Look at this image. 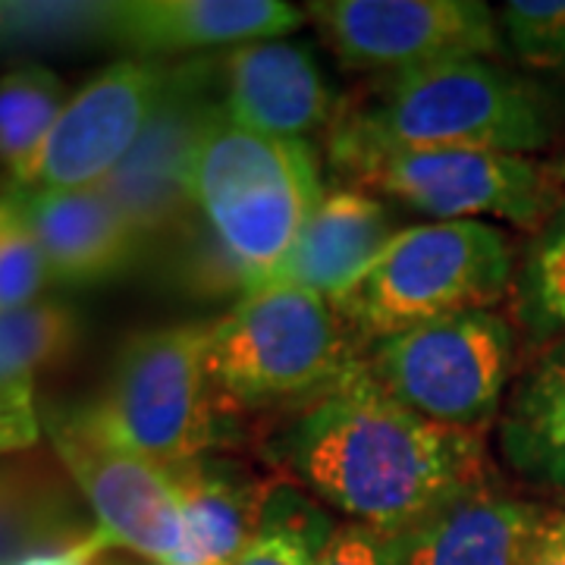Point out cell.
Instances as JSON below:
<instances>
[{
	"instance_id": "6da1fadb",
	"label": "cell",
	"mask_w": 565,
	"mask_h": 565,
	"mask_svg": "<svg viewBox=\"0 0 565 565\" xmlns=\"http://www.w3.org/2000/svg\"><path fill=\"white\" fill-rule=\"evenodd\" d=\"M277 465L352 522L405 534L487 484L481 434L422 418L364 362L274 440Z\"/></svg>"
},
{
	"instance_id": "7a4b0ae2",
	"label": "cell",
	"mask_w": 565,
	"mask_h": 565,
	"mask_svg": "<svg viewBox=\"0 0 565 565\" xmlns=\"http://www.w3.org/2000/svg\"><path fill=\"white\" fill-rule=\"evenodd\" d=\"M563 107L544 82L493 57L427 63L390 73L337 114L330 161L377 151L534 154L563 129Z\"/></svg>"
},
{
	"instance_id": "3957f363",
	"label": "cell",
	"mask_w": 565,
	"mask_h": 565,
	"mask_svg": "<svg viewBox=\"0 0 565 565\" xmlns=\"http://www.w3.org/2000/svg\"><path fill=\"white\" fill-rule=\"evenodd\" d=\"M189 195L204 226L239 264L248 296L292 252L327 192L311 141L264 139L221 114L195 148Z\"/></svg>"
},
{
	"instance_id": "277c9868",
	"label": "cell",
	"mask_w": 565,
	"mask_h": 565,
	"mask_svg": "<svg viewBox=\"0 0 565 565\" xmlns=\"http://www.w3.org/2000/svg\"><path fill=\"white\" fill-rule=\"evenodd\" d=\"M512 282L515 255L503 230L484 221H434L399 230L333 308L352 337L381 343L449 315L493 308Z\"/></svg>"
},
{
	"instance_id": "5b68a950",
	"label": "cell",
	"mask_w": 565,
	"mask_h": 565,
	"mask_svg": "<svg viewBox=\"0 0 565 565\" xmlns=\"http://www.w3.org/2000/svg\"><path fill=\"white\" fill-rule=\"evenodd\" d=\"M337 308L299 286H262L211 323L207 362L236 412L308 405L362 364Z\"/></svg>"
},
{
	"instance_id": "8992f818",
	"label": "cell",
	"mask_w": 565,
	"mask_h": 565,
	"mask_svg": "<svg viewBox=\"0 0 565 565\" xmlns=\"http://www.w3.org/2000/svg\"><path fill=\"white\" fill-rule=\"evenodd\" d=\"M207 333L211 323H173L129 337L92 403L114 437L161 468L233 444L236 408L214 384Z\"/></svg>"
},
{
	"instance_id": "52a82bcc",
	"label": "cell",
	"mask_w": 565,
	"mask_h": 565,
	"mask_svg": "<svg viewBox=\"0 0 565 565\" xmlns=\"http://www.w3.org/2000/svg\"><path fill=\"white\" fill-rule=\"evenodd\" d=\"M512 355V323L478 308L386 337L364 367L427 422L481 434L500 412Z\"/></svg>"
},
{
	"instance_id": "ba28073f",
	"label": "cell",
	"mask_w": 565,
	"mask_h": 565,
	"mask_svg": "<svg viewBox=\"0 0 565 565\" xmlns=\"http://www.w3.org/2000/svg\"><path fill=\"white\" fill-rule=\"evenodd\" d=\"M337 170L437 221L500 217L537 233L565 204V163L497 151H377Z\"/></svg>"
},
{
	"instance_id": "9c48e42d",
	"label": "cell",
	"mask_w": 565,
	"mask_h": 565,
	"mask_svg": "<svg viewBox=\"0 0 565 565\" xmlns=\"http://www.w3.org/2000/svg\"><path fill=\"white\" fill-rule=\"evenodd\" d=\"M44 427L107 544L154 565L189 563V527L167 468L114 437L92 403L51 405Z\"/></svg>"
},
{
	"instance_id": "30bf717a",
	"label": "cell",
	"mask_w": 565,
	"mask_h": 565,
	"mask_svg": "<svg viewBox=\"0 0 565 565\" xmlns=\"http://www.w3.org/2000/svg\"><path fill=\"white\" fill-rule=\"evenodd\" d=\"M305 17L345 70L374 76L497 57L505 44L500 17L478 0H318Z\"/></svg>"
},
{
	"instance_id": "8fae6325",
	"label": "cell",
	"mask_w": 565,
	"mask_h": 565,
	"mask_svg": "<svg viewBox=\"0 0 565 565\" xmlns=\"http://www.w3.org/2000/svg\"><path fill=\"white\" fill-rule=\"evenodd\" d=\"M177 63L154 57L117 61L66 102L35 163L13 189L73 192L102 185L136 148L167 98Z\"/></svg>"
},
{
	"instance_id": "7c38bea8",
	"label": "cell",
	"mask_w": 565,
	"mask_h": 565,
	"mask_svg": "<svg viewBox=\"0 0 565 565\" xmlns=\"http://www.w3.org/2000/svg\"><path fill=\"white\" fill-rule=\"evenodd\" d=\"M221 61H182L158 107L126 161L98 185L132 223L141 243L180 233L189 214H199L189 195V167L204 129L221 117L217 98Z\"/></svg>"
},
{
	"instance_id": "4fadbf2b",
	"label": "cell",
	"mask_w": 565,
	"mask_h": 565,
	"mask_svg": "<svg viewBox=\"0 0 565 565\" xmlns=\"http://www.w3.org/2000/svg\"><path fill=\"white\" fill-rule=\"evenodd\" d=\"M221 110L245 132L280 141H308L340 114L315 51L292 39L233 47L221 61Z\"/></svg>"
},
{
	"instance_id": "5bb4252c",
	"label": "cell",
	"mask_w": 565,
	"mask_h": 565,
	"mask_svg": "<svg viewBox=\"0 0 565 565\" xmlns=\"http://www.w3.org/2000/svg\"><path fill=\"white\" fill-rule=\"evenodd\" d=\"M305 20L299 7L282 0H129L114 3L107 41L158 61L163 54L286 39Z\"/></svg>"
},
{
	"instance_id": "9a60e30c",
	"label": "cell",
	"mask_w": 565,
	"mask_h": 565,
	"mask_svg": "<svg viewBox=\"0 0 565 565\" xmlns=\"http://www.w3.org/2000/svg\"><path fill=\"white\" fill-rule=\"evenodd\" d=\"M25 221L39 239L51 282L95 286L139 262L145 243L98 185L73 192H22Z\"/></svg>"
},
{
	"instance_id": "2e32d148",
	"label": "cell",
	"mask_w": 565,
	"mask_h": 565,
	"mask_svg": "<svg viewBox=\"0 0 565 565\" xmlns=\"http://www.w3.org/2000/svg\"><path fill=\"white\" fill-rule=\"evenodd\" d=\"M399 233L396 217L364 189H337L305 223L292 252L262 286H299L340 302ZM258 286V289H262Z\"/></svg>"
},
{
	"instance_id": "e0dca14e",
	"label": "cell",
	"mask_w": 565,
	"mask_h": 565,
	"mask_svg": "<svg viewBox=\"0 0 565 565\" xmlns=\"http://www.w3.org/2000/svg\"><path fill=\"white\" fill-rule=\"evenodd\" d=\"M189 527V563L233 565L258 537L274 481L226 452L167 468Z\"/></svg>"
},
{
	"instance_id": "ac0fdd59",
	"label": "cell",
	"mask_w": 565,
	"mask_h": 565,
	"mask_svg": "<svg viewBox=\"0 0 565 565\" xmlns=\"http://www.w3.org/2000/svg\"><path fill=\"white\" fill-rule=\"evenodd\" d=\"M66 468L41 452L0 456V565L63 553L102 534L85 522Z\"/></svg>"
},
{
	"instance_id": "d6986e66",
	"label": "cell",
	"mask_w": 565,
	"mask_h": 565,
	"mask_svg": "<svg viewBox=\"0 0 565 565\" xmlns=\"http://www.w3.org/2000/svg\"><path fill=\"white\" fill-rule=\"evenodd\" d=\"M544 509L478 487L403 534V565H522Z\"/></svg>"
},
{
	"instance_id": "ffe728a7",
	"label": "cell",
	"mask_w": 565,
	"mask_h": 565,
	"mask_svg": "<svg viewBox=\"0 0 565 565\" xmlns=\"http://www.w3.org/2000/svg\"><path fill=\"white\" fill-rule=\"evenodd\" d=\"M500 452L527 484L565 490V333L512 386L500 415Z\"/></svg>"
},
{
	"instance_id": "44dd1931",
	"label": "cell",
	"mask_w": 565,
	"mask_h": 565,
	"mask_svg": "<svg viewBox=\"0 0 565 565\" xmlns=\"http://www.w3.org/2000/svg\"><path fill=\"white\" fill-rule=\"evenodd\" d=\"M66 102V85L47 66L22 63L0 76V163L13 182L35 163Z\"/></svg>"
},
{
	"instance_id": "7402d4cb",
	"label": "cell",
	"mask_w": 565,
	"mask_h": 565,
	"mask_svg": "<svg viewBox=\"0 0 565 565\" xmlns=\"http://www.w3.org/2000/svg\"><path fill=\"white\" fill-rule=\"evenodd\" d=\"M79 318L70 305L35 302L0 315V393L32 390L35 377L63 364L79 345Z\"/></svg>"
},
{
	"instance_id": "603a6c76",
	"label": "cell",
	"mask_w": 565,
	"mask_h": 565,
	"mask_svg": "<svg viewBox=\"0 0 565 565\" xmlns=\"http://www.w3.org/2000/svg\"><path fill=\"white\" fill-rule=\"evenodd\" d=\"M515 315L534 340L565 333V204L534 233L515 270Z\"/></svg>"
},
{
	"instance_id": "cb8c5ba5",
	"label": "cell",
	"mask_w": 565,
	"mask_h": 565,
	"mask_svg": "<svg viewBox=\"0 0 565 565\" xmlns=\"http://www.w3.org/2000/svg\"><path fill=\"white\" fill-rule=\"evenodd\" d=\"M337 527L292 487H274L258 537L233 565H315Z\"/></svg>"
},
{
	"instance_id": "d4e9b609",
	"label": "cell",
	"mask_w": 565,
	"mask_h": 565,
	"mask_svg": "<svg viewBox=\"0 0 565 565\" xmlns=\"http://www.w3.org/2000/svg\"><path fill=\"white\" fill-rule=\"evenodd\" d=\"M114 3H0V44H79L107 41Z\"/></svg>"
},
{
	"instance_id": "484cf974",
	"label": "cell",
	"mask_w": 565,
	"mask_h": 565,
	"mask_svg": "<svg viewBox=\"0 0 565 565\" xmlns=\"http://www.w3.org/2000/svg\"><path fill=\"white\" fill-rule=\"evenodd\" d=\"M47 282V262L25 221L20 195L10 189L0 199V315L39 302Z\"/></svg>"
},
{
	"instance_id": "4316f807",
	"label": "cell",
	"mask_w": 565,
	"mask_h": 565,
	"mask_svg": "<svg viewBox=\"0 0 565 565\" xmlns=\"http://www.w3.org/2000/svg\"><path fill=\"white\" fill-rule=\"evenodd\" d=\"M500 32L522 66L565 76V0H509Z\"/></svg>"
},
{
	"instance_id": "83f0119b",
	"label": "cell",
	"mask_w": 565,
	"mask_h": 565,
	"mask_svg": "<svg viewBox=\"0 0 565 565\" xmlns=\"http://www.w3.org/2000/svg\"><path fill=\"white\" fill-rule=\"evenodd\" d=\"M315 565H403V534L345 522L323 544Z\"/></svg>"
},
{
	"instance_id": "f1b7e54d",
	"label": "cell",
	"mask_w": 565,
	"mask_h": 565,
	"mask_svg": "<svg viewBox=\"0 0 565 565\" xmlns=\"http://www.w3.org/2000/svg\"><path fill=\"white\" fill-rule=\"evenodd\" d=\"M41 424L32 390L0 393V456H17L39 444Z\"/></svg>"
},
{
	"instance_id": "f546056e",
	"label": "cell",
	"mask_w": 565,
	"mask_h": 565,
	"mask_svg": "<svg viewBox=\"0 0 565 565\" xmlns=\"http://www.w3.org/2000/svg\"><path fill=\"white\" fill-rule=\"evenodd\" d=\"M522 565H565V512H544L527 541Z\"/></svg>"
},
{
	"instance_id": "4dcf8cb0",
	"label": "cell",
	"mask_w": 565,
	"mask_h": 565,
	"mask_svg": "<svg viewBox=\"0 0 565 565\" xmlns=\"http://www.w3.org/2000/svg\"><path fill=\"white\" fill-rule=\"evenodd\" d=\"M104 550H110V544H107V537H104V534H98L95 541L76 546V550L44 553V556H32V559H22V563L17 565H92L98 556H102Z\"/></svg>"
},
{
	"instance_id": "1f68e13d",
	"label": "cell",
	"mask_w": 565,
	"mask_h": 565,
	"mask_svg": "<svg viewBox=\"0 0 565 565\" xmlns=\"http://www.w3.org/2000/svg\"><path fill=\"white\" fill-rule=\"evenodd\" d=\"M110 550H114V546H110ZM110 550H104L102 556L92 565H154L148 563V559H139V556H120V553H110Z\"/></svg>"
}]
</instances>
